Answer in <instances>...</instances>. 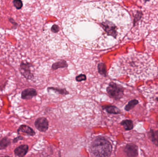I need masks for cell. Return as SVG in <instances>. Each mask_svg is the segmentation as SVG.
Instances as JSON below:
<instances>
[{
	"label": "cell",
	"mask_w": 158,
	"mask_h": 157,
	"mask_svg": "<svg viewBox=\"0 0 158 157\" xmlns=\"http://www.w3.org/2000/svg\"><path fill=\"white\" fill-rule=\"evenodd\" d=\"M131 25L127 11L108 2L82 5L63 22L64 32L71 41L91 49H109L118 44Z\"/></svg>",
	"instance_id": "cell-1"
},
{
	"label": "cell",
	"mask_w": 158,
	"mask_h": 157,
	"mask_svg": "<svg viewBox=\"0 0 158 157\" xmlns=\"http://www.w3.org/2000/svg\"><path fill=\"white\" fill-rule=\"evenodd\" d=\"M111 144L104 138H98L91 145V149L93 154L96 156L108 157L112 152Z\"/></svg>",
	"instance_id": "cell-2"
},
{
	"label": "cell",
	"mask_w": 158,
	"mask_h": 157,
	"mask_svg": "<svg viewBox=\"0 0 158 157\" xmlns=\"http://www.w3.org/2000/svg\"><path fill=\"white\" fill-rule=\"evenodd\" d=\"M107 92L110 96L116 100H118L123 97L124 88L120 85L111 82L106 88Z\"/></svg>",
	"instance_id": "cell-3"
},
{
	"label": "cell",
	"mask_w": 158,
	"mask_h": 157,
	"mask_svg": "<svg viewBox=\"0 0 158 157\" xmlns=\"http://www.w3.org/2000/svg\"><path fill=\"white\" fill-rule=\"evenodd\" d=\"M35 127L40 131L45 132L48 130L49 127V123L47 119L44 117L38 118L35 121Z\"/></svg>",
	"instance_id": "cell-4"
},
{
	"label": "cell",
	"mask_w": 158,
	"mask_h": 157,
	"mask_svg": "<svg viewBox=\"0 0 158 157\" xmlns=\"http://www.w3.org/2000/svg\"><path fill=\"white\" fill-rule=\"evenodd\" d=\"M124 151L128 157H136L138 155V147L134 144H127L124 148Z\"/></svg>",
	"instance_id": "cell-5"
},
{
	"label": "cell",
	"mask_w": 158,
	"mask_h": 157,
	"mask_svg": "<svg viewBox=\"0 0 158 157\" xmlns=\"http://www.w3.org/2000/svg\"><path fill=\"white\" fill-rule=\"evenodd\" d=\"M31 65L28 63H21L20 65V71L21 73L28 79H31L33 77L30 70Z\"/></svg>",
	"instance_id": "cell-6"
},
{
	"label": "cell",
	"mask_w": 158,
	"mask_h": 157,
	"mask_svg": "<svg viewBox=\"0 0 158 157\" xmlns=\"http://www.w3.org/2000/svg\"><path fill=\"white\" fill-rule=\"evenodd\" d=\"M36 90L34 88H28L25 89L21 93V98L24 100H30L37 96Z\"/></svg>",
	"instance_id": "cell-7"
},
{
	"label": "cell",
	"mask_w": 158,
	"mask_h": 157,
	"mask_svg": "<svg viewBox=\"0 0 158 157\" xmlns=\"http://www.w3.org/2000/svg\"><path fill=\"white\" fill-rule=\"evenodd\" d=\"M28 148V146L27 145H21L15 149L14 153L17 156L24 157L27 153Z\"/></svg>",
	"instance_id": "cell-8"
},
{
	"label": "cell",
	"mask_w": 158,
	"mask_h": 157,
	"mask_svg": "<svg viewBox=\"0 0 158 157\" xmlns=\"http://www.w3.org/2000/svg\"><path fill=\"white\" fill-rule=\"evenodd\" d=\"M20 132L27 134L29 135L33 136L35 135V132L32 128L27 125H21L18 129V133H20Z\"/></svg>",
	"instance_id": "cell-9"
},
{
	"label": "cell",
	"mask_w": 158,
	"mask_h": 157,
	"mask_svg": "<svg viewBox=\"0 0 158 157\" xmlns=\"http://www.w3.org/2000/svg\"><path fill=\"white\" fill-rule=\"evenodd\" d=\"M148 134L151 142L154 145L158 147V131L151 130Z\"/></svg>",
	"instance_id": "cell-10"
},
{
	"label": "cell",
	"mask_w": 158,
	"mask_h": 157,
	"mask_svg": "<svg viewBox=\"0 0 158 157\" xmlns=\"http://www.w3.org/2000/svg\"><path fill=\"white\" fill-rule=\"evenodd\" d=\"M121 124L123 126L125 131H131L134 128L133 123L131 120H124L121 123Z\"/></svg>",
	"instance_id": "cell-11"
},
{
	"label": "cell",
	"mask_w": 158,
	"mask_h": 157,
	"mask_svg": "<svg viewBox=\"0 0 158 157\" xmlns=\"http://www.w3.org/2000/svg\"><path fill=\"white\" fill-rule=\"evenodd\" d=\"M68 66V64L67 62L64 61V60H61L53 64L52 66V68L53 70H56V69H59V68L67 67Z\"/></svg>",
	"instance_id": "cell-12"
},
{
	"label": "cell",
	"mask_w": 158,
	"mask_h": 157,
	"mask_svg": "<svg viewBox=\"0 0 158 157\" xmlns=\"http://www.w3.org/2000/svg\"><path fill=\"white\" fill-rule=\"evenodd\" d=\"M11 144V140L7 137H4L0 141V149H5Z\"/></svg>",
	"instance_id": "cell-13"
},
{
	"label": "cell",
	"mask_w": 158,
	"mask_h": 157,
	"mask_svg": "<svg viewBox=\"0 0 158 157\" xmlns=\"http://www.w3.org/2000/svg\"><path fill=\"white\" fill-rule=\"evenodd\" d=\"M105 109L106 111L107 112L109 113L119 114L120 113V110L115 106H106L105 107Z\"/></svg>",
	"instance_id": "cell-14"
},
{
	"label": "cell",
	"mask_w": 158,
	"mask_h": 157,
	"mask_svg": "<svg viewBox=\"0 0 158 157\" xmlns=\"http://www.w3.org/2000/svg\"><path fill=\"white\" fill-rule=\"evenodd\" d=\"M139 103V101L136 99L132 100L128 102L127 105L125 106V110L126 111H129L132 109L136 105Z\"/></svg>",
	"instance_id": "cell-15"
},
{
	"label": "cell",
	"mask_w": 158,
	"mask_h": 157,
	"mask_svg": "<svg viewBox=\"0 0 158 157\" xmlns=\"http://www.w3.org/2000/svg\"><path fill=\"white\" fill-rule=\"evenodd\" d=\"M98 72L100 74L106 76L107 74L106 67L104 63H100L98 65Z\"/></svg>",
	"instance_id": "cell-16"
},
{
	"label": "cell",
	"mask_w": 158,
	"mask_h": 157,
	"mask_svg": "<svg viewBox=\"0 0 158 157\" xmlns=\"http://www.w3.org/2000/svg\"><path fill=\"white\" fill-rule=\"evenodd\" d=\"M48 89L50 90H52L54 91H56L58 92L59 94H61V95H67L69 94V92L67 91L65 89H63V88H56L51 87L48 88Z\"/></svg>",
	"instance_id": "cell-17"
},
{
	"label": "cell",
	"mask_w": 158,
	"mask_h": 157,
	"mask_svg": "<svg viewBox=\"0 0 158 157\" xmlns=\"http://www.w3.org/2000/svg\"><path fill=\"white\" fill-rule=\"evenodd\" d=\"M13 2L14 6H15V7L16 9H21V8H22V6H23V3H22V1H20V0H18V1H14Z\"/></svg>",
	"instance_id": "cell-18"
},
{
	"label": "cell",
	"mask_w": 158,
	"mask_h": 157,
	"mask_svg": "<svg viewBox=\"0 0 158 157\" xmlns=\"http://www.w3.org/2000/svg\"><path fill=\"white\" fill-rule=\"evenodd\" d=\"M76 79L77 82H81L83 81H85L86 77L85 75L80 74V75L76 77Z\"/></svg>",
	"instance_id": "cell-19"
},
{
	"label": "cell",
	"mask_w": 158,
	"mask_h": 157,
	"mask_svg": "<svg viewBox=\"0 0 158 157\" xmlns=\"http://www.w3.org/2000/svg\"><path fill=\"white\" fill-rule=\"evenodd\" d=\"M59 29H60V28L57 25H54L52 26V30L54 33H57L59 31Z\"/></svg>",
	"instance_id": "cell-20"
},
{
	"label": "cell",
	"mask_w": 158,
	"mask_h": 157,
	"mask_svg": "<svg viewBox=\"0 0 158 157\" xmlns=\"http://www.w3.org/2000/svg\"><path fill=\"white\" fill-rule=\"evenodd\" d=\"M23 139V137H22L21 136H19L18 137H16L15 139L13 140V143H17L18 141H20V140H22Z\"/></svg>",
	"instance_id": "cell-21"
},
{
	"label": "cell",
	"mask_w": 158,
	"mask_h": 157,
	"mask_svg": "<svg viewBox=\"0 0 158 157\" xmlns=\"http://www.w3.org/2000/svg\"><path fill=\"white\" fill-rule=\"evenodd\" d=\"M156 100L157 101H158V97L156 98Z\"/></svg>",
	"instance_id": "cell-22"
},
{
	"label": "cell",
	"mask_w": 158,
	"mask_h": 157,
	"mask_svg": "<svg viewBox=\"0 0 158 157\" xmlns=\"http://www.w3.org/2000/svg\"><path fill=\"white\" fill-rule=\"evenodd\" d=\"M2 157H10L9 156Z\"/></svg>",
	"instance_id": "cell-23"
}]
</instances>
